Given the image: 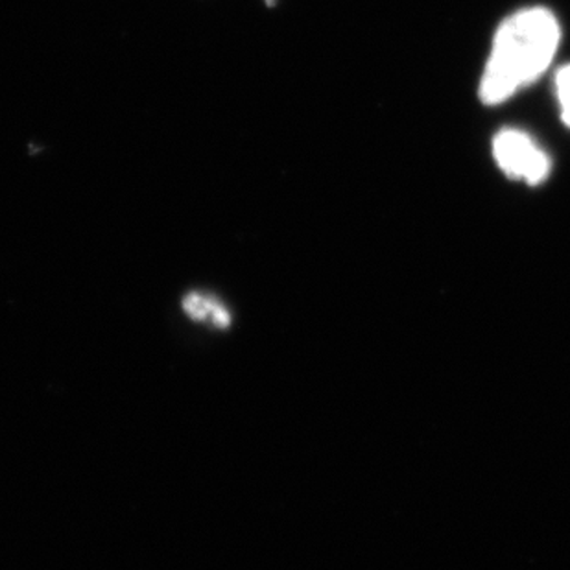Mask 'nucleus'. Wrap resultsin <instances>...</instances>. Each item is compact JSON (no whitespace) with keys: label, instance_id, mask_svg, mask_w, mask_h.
Instances as JSON below:
<instances>
[{"label":"nucleus","instance_id":"nucleus-1","mask_svg":"<svg viewBox=\"0 0 570 570\" xmlns=\"http://www.w3.org/2000/svg\"><path fill=\"white\" fill-rule=\"evenodd\" d=\"M560 45V24L544 8L511 16L497 32L491 58L480 83L484 104H501L521 87L538 80Z\"/></svg>","mask_w":570,"mask_h":570},{"label":"nucleus","instance_id":"nucleus-2","mask_svg":"<svg viewBox=\"0 0 570 570\" xmlns=\"http://www.w3.org/2000/svg\"><path fill=\"white\" fill-rule=\"evenodd\" d=\"M493 154L504 173L528 185L543 184L550 173V159L527 134L504 129L497 135Z\"/></svg>","mask_w":570,"mask_h":570},{"label":"nucleus","instance_id":"nucleus-3","mask_svg":"<svg viewBox=\"0 0 570 570\" xmlns=\"http://www.w3.org/2000/svg\"><path fill=\"white\" fill-rule=\"evenodd\" d=\"M184 313L193 322L209 323L216 328H227L233 323V314L218 297L204 294V292H190L181 303Z\"/></svg>","mask_w":570,"mask_h":570},{"label":"nucleus","instance_id":"nucleus-4","mask_svg":"<svg viewBox=\"0 0 570 570\" xmlns=\"http://www.w3.org/2000/svg\"><path fill=\"white\" fill-rule=\"evenodd\" d=\"M556 89H558V98H560L561 117L570 128V65H566L556 76Z\"/></svg>","mask_w":570,"mask_h":570},{"label":"nucleus","instance_id":"nucleus-5","mask_svg":"<svg viewBox=\"0 0 570 570\" xmlns=\"http://www.w3.org/2000/svg\"><path fill=\"white\" fill-rule=\"evenodd\" d=\"M264 2H266V4H268V6L277 4V0H264Z\"/></svg>","mask_w":570,"mask_h":570}]
</instances>
